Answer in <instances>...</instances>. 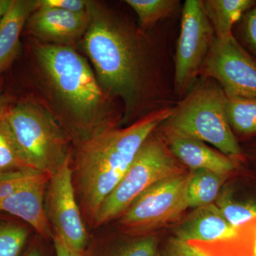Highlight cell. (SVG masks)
<instances>
[{"label":"cell","mask_w":256,"mask_h":256,"mask_svg":"<svg viewBox=\"0 0 256 256\" xmlns=\"http://www.w3.org/2000/svg\"><path fill=\"white\" fill-rule=\"evenodd\" d=\"M244 226L237 228L229 224L216 205L212 204L188 216L175 230V237L207 256H252L254 246L244 242Z\"/></svg>","instance_id":"obj_8"},{"label":"cell","mask_w":256,"mask_h":256,"mask_svg":"<svg viewBox=\"0 0 256 256\" xmlns=\"http://www.w3.org/2000/svg\"><path fill=\"white\" fill-rule=\"evenodd\" d=\"M226 112L233 131L244 136L256 134V100L226 96Z\"/></svg>","instance_id":"obj_19"},{"label":"cell","mask_w":256,"mask_h":256,"mask_svg":"<svg viewBox=\"0 0 256 256\" xmlns=\"http://www.w3.org/2000/svg\"><path fill=\"white\" fill-rule=\"evenodd\" d=\"M6 107L0 112V175L31 168L24 159L6 120Z\"/></svg>","instance_id":"obj_20"},{"label":"cell","mask_w":256,"mask_h":256,"mask_svg":"<svg viewBox=\"0 0 256 256\" xmlns=\"http://www.w3.org/2000/svg\"><path fill=\"white\" fill-rule=\"evenodd\" d=\"M35 56L62 110L60 124L76 146L114 128L109 98L88 62L72 46L40 44Z\"/></svg>","instance_id":"obj_3"},{"label":"cell","mask_w":256,"mask_h":256,"mask_svg":"<svg viewBox=\"0 0 256 256\" xmlns=\"http://www.w3.org/2000/svg\"><path fill=\"white\" fill-rule=\"evenodd\" d=\"M215 38L203 1L186 0L174 64V89L183 95L196 80Z\"/></svg>","instance_id":"obj_9"},{"label":"cell","mask_w":256,"mask_h":256,"mask_svg":"<svg viewBox=\"0 0 256 256\" xmlns=\"http://www.w3.org/2000/svg\"><path fill=\"white\" fill-rule=\"evenodd\" d=\"M56 256H86L85 254L76 252L68 245L60 236L53 234L52 236Z\"/></svg>","instance_id":"obj_28"},{"label":"cell","mask_w":256,"mask_h":256,"mask_svg":"<svg viewBox=\"0 0 256 256\" xmlns=\"http://www.w3.org/2000/svg\"><path fill=\"white\" fill-rule=\"evenodd\" d=\"M72 158L50 175L46 194V212L54 233L72 248L85 254L88 234L79 206L72 175Z\"/></svg>","instance_id":"obj_11"},{"label":"cell","mask_w":256,"mask_h":256,"mask_svg":"<svg viewBox=\"0 0 256 256\" xmlns=\"http://www.w3.org/2000/svg\"><path fill=\"white\" fill-rule=\"evenodd\" d=\"M216 201L224 218L234 227L244 226L256 220V203L236 201L228 190L220 193Z\"/></svg>","instance_id":"obj_21"},{"label":"cell","mask_w":256,"mask_h":256,"mask_svg":"<svg viewBox=\"0 0 256 256\" xmlns=\"http://www.w3.org/2000/svg\"><path fill=\"white\" fill-rule=\"evenodd\" d=\"M242 33L248 46L256 54V4L242 15Z\"/></svg>","instance_id":"obj_26"},{"label":"cell","mask_w":256,"mask_h":256,"mask_svg":"<svg viewBox=\"0 0 256 256\" xmlns=\"http://www.w3.org/2000/svg\"><path fill=\"white\" fill-rule=\"evenodd\" d=\"M159 250L156 236H143L106 248L94 256H159Z\"/></svg>","instance_id":"obj_22"},{"label":"cell","mask_w":256,"mask_h":256,"mask_svg":"<svg viewBox=\"0 0 256 256\" xmlns=\"http://www.w3.org/2000/svg\"><path fill=\"white\" fill-rule=\"evenodd\" d=\"M88 1L84 0H38V6L56 8L76 13L86 12Z\"/></svg>","instance_id":"obj_27"},{"label":"cell","mask_w":256,"mask_h":256,"mask_svg":"<svg viewBox=\"0 0 256 256\" xmlns=\"http://www.w3.org/2000/svg\"><path fill=\"white\" fill-rule=\"evenodd\" d=\"M6 106H6V102H5L4 97L2 96L1 92H0V112L4 110Z\"/></svg>","instance_id":"obj_30"},{"label":"cell","mask_w":256,"mask_h":256,"mask_svg":"<svg viewBox=\"0 0 256 256\" xmlns=\"http://www.w3.org/2000/svg\"><path fill=\"white\" fill-rule=\"evenodd\" d=\"M43 174L46 173L28 168L0 175V202L32 183Z\"/></svg>","instance_id":"obj_23"},{"label":"cell","mask_w":256,"mask_h":256,"mask_svg":"<svg viewBox=\"0 0 256 256\" xmlns=\"http://www.w3.org/2000/svg\"><path fill=\"white\" fill-rule=\"evenodd\" d=\"M203 2L215 37L220 40L233 36L234 25L256 4L254 0H206Z\"/></svg>","instance_id":"obj_16"},{"label":"cell","mask_w":256,"mask_h":256,"mask_svg":"<svg viewBox=\"0 0 256 256\" xmlns=\"http://www.w3.org/2000/svg\"><path fill=\"white\" fill-rule=\"evenodd\" d=\"M174 108L150 111L122 129L112 128L76 146L72 160L76 195L82 216L95 224L99 210L124 178L146 138L164 124Z\"/></svg>","instance_id":"obj_2"},{"label":"cell","mask_w":256,"mask_h":256,"mask_svg":"<svg viewBox=\"0 0 256 256\" xmlns=\"http://www.w3.org/2000/svg\"><path fill=\"white\" fill-rule=\"evenodd\" d=\"M12 1V0H0V22L11 4Z\"/></svg>","instance_id":"obj_29"},{"label":"cell","mask_w":256,"mask_h":256,"mask_svg":"<svg viewBox=\"0 0 256 256\" xmlns=\"http://www.w3.org/2000/svg\"><path fill=\"white\" fill-rule=\"evenodd\" d=\"M159 256H207L198 248L176 237L170 239L159 250Z\"/></svg>","instance_id":"obj_25"},{"label":"cell","mask_w":256,"mask_h":256,"mask_svg":"<svg viewBox=\"0 0 256 256\" xmlns=\"http://www.w3.org/2000/svg\"><path fill=\"white\" fill-rule=\"evenodd\" d=\"M126 3L138 15L139 30L144 33L160 20L174 14L180 5L176 0H126Z\"/></svg>","instance_id":"obj_18"},{"label":"cell","mask_w":256,"mask_h":256,"mask_svg":"<svg viewBox=\"0 0 256 256\" xmlns=\"http://www.w3.org/2000/svg\"><path fill=\"white\" fill-rule=\"evenodd\" d=\"M184 168L168 144L152 133L140 148L127 172L102 204L94 226L104 225L122 215L154 184L186 172Z\"/></svg>","instance_id":"obj_6"},{"label":"cell","mask_w":256,"mask_h":256,"mask_svg":"<svg viewBox=\"0 0 256 256\" xmlns=\"http://www.w3.org/2000/svg\"><path fill=\"white\" fill-rule=\"evenodd\" d=\"M50 176L47 174H42L0 202V212L24 220L44 238H52L53 236L44 204Z\"/></svg>","instance_id":"obj_13"},{"label":"cell","mask_w":256,"mask_h":256,"mask_svg":"<svg viewBox=\"0 0 256 256\" xmlns=\"http://www.w3.org/2000/svg\"><path fill=\"white\" fill-rule=\"evenodd\" d=\"M190 173L164 178L150 186L131 204L120 216L122 228L131 236L144 235L178 218L188 207Z\"/></svg>","instance_id":"obj_7"},{"label":"cell","mask_w":256,"mask_h":256,"mask_svg":"<svg viewBox=\"0 0 256 256\" xmlns=\"http://www.w3.org/2000/svg\"><path fill=\"white\" fill-rule=\"evenodd\" d=\"M188 184V207L212 204L220 194L225 175L206 170H192Z\"/></svg>","instance_id":"obj_17"},{"label":"cell","mask_w":256,"mask_h":256,"mask_svg":"<svg viewBox=\"0 0 256 256\" xmlns=\"http://www.w3.org/2000/svg\"><path fill=\"white\" fill-rule=\"evenodd\" d=\"M89 23L82 48L109 98H119L126 117L140 114L160 94L154 47L138 28L96 2L88 1Z\"/></svg>","instance_id":"obj_1"},{"label":"cell","mask_w":256,"mask_h":256,"mask_svg":"<svg viewBox=\"0 0 256 256\" xmlns=\"http://www.w3.org/2000/svg\"><path fill=\"white\" fill-rule=\"evenodd\" d=\"M256 256V254H254V256Z\"/></svg>","instance_id":"obj_33"},{"label":"cell","mask_w":256,"mask_h":256,"mask_svg":"<svg viewBox=\"0 0 256 256\" xmlns=\"http://www.w3.org/2000/svg\"><path fill=\"white\" fill-rule=\"evenodd\" d=\"M166 144L184 166L192 170H206L226 175L235 169L233 159L207 146L205 142L166 130Z\"/></svg>","instance_id":"obj_14"},{"label":"cell","mask_w":256,"mask_h":256,"mask_svg":"<svg viewBox=\"0 0 256 256\" xmlns=\"http://www.w3.org/2000/svg\"><path fill=\"white\" fill-rule=\"evenodd\" d=\"M201 72L228 97L256 100V62L233 36L214 38Z\"/></svg>","instance_id":"obj_10"},{"label":"cell","mask_w":256,"mask_h":256,"mask_svg":"<svg viewBox=\"0 0 256 256\" xmlns=\"http://www.w3.org/2000/svg\"><path fill=\"white\" fill-rule=\"evenodd\" d=\"M6 118L30 168L50 175L72 158L70 138L43 106L22 101L6 107Z\"/></svg>","instance_id":"obj_4"},{"label":"cell","mask_w":256,"mask_h":256,"mask_svg":"<svg viewBox=\"0 0 256 256\" xmlns=\"http://www.w3.org/2000/svg\"><path fill=\"white\" fill-rule=\"evenodd\" d=\"M28 238V229L24 227L0 226V256H18Z\"/></svg>","instance_id":"obj_24"},{"label":"cell","mask_w":256,"mask_h":256,"mask_svg":"<svg viewBox=\"0 0 256 256\" xmlns=\"http://www.w3.org/2000/svg\"><path fill=\"white\" fill-rule=\"evenodd\" d=\"M38 8V0H12L0 22V74L6 70L20 52V36L28 18Z\"/></svg>","instance_id":"obj_15"},{"label":"cell","mask_w":256,"mask_h":256,"mask_svg":"<svg viewBox=\"0 0 256 256\" xmlns=\"http://www.w3.org/2000/svg\"><path fill=\"white\" fill-rule=\"evenodd\" d=\"M256 254V232L255 234V240H254V254Z\"/></svg>","instance_id":"obj_32"},{"label":"cell","mask_w":256,"mask_h":256,"mask_svg":"<svg viewBox=\"0 0 256 256\" xmlns=\"http://www.w3.org/2000/svg\"><path fill=\"white\" fill-rule=\"evenodd\" d=\"M26 256H42V255L40 250H38V249H33Z\"/></svg>","instance_id":"obj_31"},{"label":"cell","mask_w":256,"mask_h":256,"mask_svg":"<svg viewBox=\"0 0 256 256\" xmlns=\"http://www.w3.org/2000/svg\"><path fill=\"white\" fill-rule=\"evenodd\" d=\"M226 96L222 88L202 85L194 88L163 124L166 130L212 144L232 159L242 150L226 112Z\"/></svg>","instance_id":"obj_5"},{"label":"cell","mask_w":256,"mask_h":256,"mask_svg":"<svg viewBox=\"0 0 256 256\" xmlns=\"http://www.w3.org/2000/svg\"><path fill=\"white\" fill-rule=\"evenodd\" d=\"M89 23L88 12H72L56 8H38L30 16L26 26L30 34L44 44L72 46L84 37Z\"/></svg>","instance_id":"obj_12"}]
</instances>
